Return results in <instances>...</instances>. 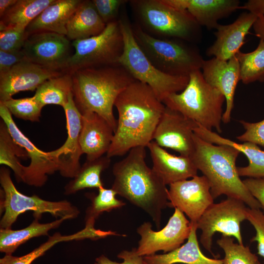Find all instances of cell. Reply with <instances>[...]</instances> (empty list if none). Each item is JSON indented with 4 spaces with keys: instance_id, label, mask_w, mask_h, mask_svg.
I'll list each match as a JSON object with an SVG mask.
<instances>
[{
    "instance_id": "obj_1",
    "label": "cell",
    "mask_w": 264,
    "mask_h": 264,
    "mask_svg": "<svg viewBox=\"0 0 264 264\" xmlns=\"http://www.w3.org/2000/svg\"><path fill=\"white\" fill-rule=\"evenodd\" d=\"M114 106L117 126L106 155L122 156L133 148L147 147L165 108L152 88L135 80L118 95Z\"/></svg>"
},
{
    "instance_id": "obj_2",
    "label": "cell",
    "mask_w": 264,
    "mask_h": 264,
    "mask_svg": "<svg viewBox=\"0 0 264 264\" xmlns=\"http://www.w3.org/2000/svg\"><path fill=\"white\" fill-rule=\"evenodd\" d=\"M146 147L132 149L112 167L114 177L111 188L146 212L159 228L161 212L168 207L166 185L146 163Z\"/></svg>"
},
{
    "instance_id": "obj_3",
    "label": "cell",
    "mask_w": 264,
    "mask_h": 264,
    "mask_svg": "<svg viewBox=\"0 0 264 264\" xmlns=\"http://www.w3.org/2000/svg\"><path fill=\"white\" fill-rule=\"evenodd\" d=\"M72 93L81 114L94 112L103 117L114 132L117 120L113 107L118 95L135 79L118 64L87 67L70 73Z\"/></svg>"
},
{
    "instance_id": "obj_4",
    "label": "cell",
    "mask_w": 264,
    "mask_h": 264,
    "mask_svg": "<svg viewBox=\"0 0 264 264\" xmlns=\"http://www.w3.org/2000/svg\"><path fill=\"white\" fill-rule=\"evenodd\" d=\"M194 139L195 150L191 157L207 178L213 198L224 195L242 200L250 208H262L240 177L236 162L241 152L231 146L214 145L195 133Z\"/></svg>"
},
{
    "instance_id": "obj_5",
    "label": "cell",
    "mask_w": 264,
    "mask_h": 264,
    "mask_svg": "<svg viewBox=\"0 0 264 264\" xmlns=\"http://www.w3.org/2000/svg\"><path fill=\"white\" fill-rule=\"evenodd\" d=\"M188 83L181 92L167 96L164 105L195 121L199 126L220 133L225 97L205 80L201 70L191 73Z\"/></svg>"
},
{
    "instance_id": "obj_6",
    "label": "cell",
    "mask_w": 264,
    "mask_h": 264,
    "mask_svg": "<svg viewBox=\"0 0 264 264\" xmlns=\"http://www.w3.org/2000/svg\"><path fill=\"white\" fill-rule=\"evenodd\" d=\"M134 39L152 64L170 75L188 77L200 70L204 61L198 49L187 42L161 39L145 32L139 25L132 26Z\"/></svg>"
},
{
    "instance_id": "obj_7",
    "label": "cell",
    "mask_w": 264,
    "mask_h": 264,
    "mask_svg": "<svg viewBox=\"0 0 264 264\" xmlns=\"http://www.w3.org/2000/svg\"><path fill=\"white\" fill-rule=\"evenodd\" d=\"M145 31L161 39H176L189 43L201 37V26L187 11L176 8L163 0L130 1Z\"/></svg>"
},
{
    "instance_id": "obj_8",
    "label": "cell",
    "mask_w": 264,
    "mask_h": 264,
    "mask_svg": "<svg viewBox=\"0 0 264 264\" xmlns=\"http://www.w3.org/2000/svg\"><path fill=\"white\" fill-rule=\"evenodd\" d=\"M123 37L124 49L118 64L135 79L149 86L162 102L168 95L182 91L189 77L166 74L157 69L137 44L132 26L124 19L119 20Z\"/></svg>"
},
{
    "instance_id": "obj_9",
    "label": "cell",
    "mask_w": 264,
    "mask_h": 264,
    "mask_svg": "<svg viewBox=\"0 0 264 264\" xmlns=\"http://www.w3.org/2000/svg\"><path fill=\"white\" fill-rule=\"evenodd\" d=\"M0 213L4 212L0 221V228H11L18 217L27 211L33 212L34 219L38 220L44 213L66 220L75 219L80 214L77 207L67 200L51 201L36 195L28 196L21 193L13 183L10 171L5 167L0 169Z\"/></svg>"
},
{
    "instance_id": "obj_10",
    "label": "cell",
    "mask_w": 264,
    "mask_h": 264,
    "mask_svg": "<svg viewBox=\"0 0 264 264\" xmlns=\"http://www.w3.org/2000/svg\"><path fill=\"white\" fill-rule=\"evenodd\" d=\"M72 55L63 72L71 73L79 69L118 64L124 49L119 20L108 23L99 34L72 42Z\"/></svg>"
},
{
    "instance_id": "obj_11",
    "label": "cell",
    "mask_w": 264,
    "mask_h": 264,
    "mask_svg": "<svg viewBox=\"0 0 264 264\" xmlns=\"http://www.w3.org/2000/svg\"><path fill=\"white\" fill-rule=\"evenodd\" d=\"M247 208L242 200L227 198L213 203L203 213L197 223V228L201 231L200 242L213 256L212 239L216 232L233 237L239 244H243L240 224L246 220Z\"/></svg>"
},
{
    "instance_id": "obj_12",
    "label": "cell",
    "mask_w": 264,
    "mask_h": 264,
    "mask_svg": "<svg viewBox=\"0 0 264 264\" xmlns=\"http://www.w3.org/2000/svg\"><path fill=\"white\" fill-rule=\"evenodd\" d=\"M0 116L14 140L27 153L30 162L24 166L22 182L32 186L41 187L45 184L48 176L59 171L55 150L44 152L37 148L20 130L7 108L0 103Z\"/></svg>"
},
{
    "instance_id": "obj_13",
    "label": "cell",
    "mask_w": 264,
    "mask_h": 264,
    "mask_svg": "<svg viewBox=\"0 0 264 264\" xmlns=\"http://www.w3.org/2000/svg\"><path fill=\"white\" fill-rule=\"evenodd\" d=\"M152 226L150 222H145L137 229L141 239L136 251L140 256L154 255L160 250L165 253L176 249L188 239L191 229V222L176 208L163 229L154 231Z\"/></svg>"
},
{
    "instance_id": "obj_14",
    "label": "cell",
    "mask_w": 264,
    "mask_h": 264,
    "mask_svg": "<svg viewBox=\"0 0 264 264\" xmlns=\"http://www.w3.org/2000/svg\"><path fill=\"white\" fill-rule=\"evenodd\" d=\"M72 42L65 35L50 32L29 34L22 48L26 60L63 71L72 55Z\"/></svg>"
},
{
    "instance_id": "obj_15",
    "label": "cell",
    "mask_w": 264,
    "mask_h": 264,
    "mask_svg": "<svg viewBox=\"0 0 264 264\" xmlns=\"http://www.w3.org/2000/svg\"><path fill=\"white\" fill-rule=\"evenodd\" d=\"M168 199V207L178 209L194 223H197L214 200L207 178L204 176L198 175L190 180L169 185Z\"/></svg>"
},
{
    "instance_id": "obj_16",
    "label": "cell",
    "mask_w": 264,
    "mask_h": 264,
    "mask_svg": "<svg viewBox=\"0 0 264 264\" xmlns=\"http://www.w3.org/2000/svg\"><path fill=\"white\" fill-rule=\"evenodd\" d=\"M198 125L180 112L165 106L155 129L153 140L162 148L190 156L195 150L194 129Z\"/></svg>"
},
{
    "instance_id": "obj_17",
    "label": "cell",
    "mask_w": 264,
    "mask_h": 264,
    "mask_svg": "<svg viewBox=\"0 0 264 264\" xmlns=\"http://www.w3.org/2000/svg\"><path fill=\"white\" fill-rule=\"evenodd\" d=\"M201 69L206 82L220 91L225 97L226 106L222 121L227 124L231 120L235 90L240 80L239 61L236 55L228 61L213 57L204 60Z\"/></svg>"
},
{
    "instance_id": "obj_18",
    "label": "cell",
    "mask_w": 264,
    "mask_h": 264,
    "mask_svg": "<svg viewBox=\"0 0 264 264\" xmlns=\"http://www.w3.org/2000/svg\"><path fill=\"white\" fill-rule=\"evenodd\" d=\"M66 118L67 137L64 144L55 150L61 175L73 178L81 168L80 159L83 154L79 137L82 125V114L76 107L72 93L63 108Z\"/></svg>"
},
{
    "instance_id": "obj_19",
    "label": "cell",
    "mask_w": 264,
    "mask_h": 264,
    "mask_svg": "<svg viewBox=\"0 0 264 264\" xmlns=\"http://www.w3.org/2000/svg\"><path fill=\"white\" fill-rule=\"evenodd\" d=\"M64 72L27 60L21 62L0 77V102L12 98L20 91L36 90L45 81Z\"/></svg>"
},
{
    "instance_id": "obj_20",
    "label": "cell",
    "mask_w": 264,
    "mask_h": 264,
    "mask_svg": "<svg viewBox=\"0 0 264 264\" xmlns=\"http://www.w3.org/2000/svg\"><path fill=\"white\" fill-rule=\"evenodd\" d=\"M257 19L250 12H243L230 24H219L214 33L216 40L207 48L206 54L224 61L235 56L240 51L245 37Z\"/></svg>"
},
{
    "instance_id": "obj_21",
    "label": "cell",
    "mask_w": 264,
    "mask_h": 264,
    "mask_svg": "<svg viewBox=\"0 0 264 264\" xmlns=\"http://www.w3.org/2000/svg\"><path fill=\"white\" fill-rule=\"evenodd\" d=\"M114 131L101 116L94 112L82 114V125L79 143L87 160L100 158L108 152L113 139Z\"/></svg>"
},
{
    "instance_id": "obj_22",
    "label": "cell",
    "mask_w": 264,
    "mask_h": 264,
    "mask_svg": "<svg viewBox=\"0 0 264 264\" xmlns=\"http://www.w3.org/2000/svg\"><path fill=\"white\" fill-rule=\"evenodd\" d=\"M147 147L153 170L166 185L197 176L198 170L191 157L170 154L154 140Z\"/></svg>"
},
{
    "instance_id": "obj_23",
    "label": "cell",
    "mask_w": 264,
    "mask_h": 264,
    "mask_svg": "<svg viewBox=\"0 0 264 264\" xmlns=\"http://www.w3.org/2000/svg\"><path fill=\"white\" fill-rule=\"evenodd\" d=\"M167 4L189 12L200 26L216 29L218 21L240 9L238 0H163Z\"/></svg>"
},
{
    "instance_id": "obj_24",
    "label": "cell",
    "mask_w": 264,
    "mask_h": 264,
    "mask_svg": "<svg viewBox=\"0 0 264 264\" xmlns=\"http://www.w3.org/2000/svg\"><path fill=\"white\" fill-rule=\"evenodd\" d=\"M82 0H56L44 9L27 26L29 35L50 32L66 36V25Z\"/></svg>"
},
{
    "instance_id": "obj_25",
    "label": "cell",
    "mask_w": 264,
    "mask_h": 264,
    "mask_svg": "<svg viewBox=\"0 0 264 264\" xmlns=\"http://www.w3.org/2000/svg\"><path fill=\"white\" fill-rule=\"evenodd\" d=\"M194 131L195 134L210 143L231 146L243 153L247 157L249 164L245 167H238L240 176L264 177V151L261 150L257 145L249 142L238 143L199 125Z\"/></svg>"
},
{
    "instance_id": "obj_26",
    "label": "cell",
    "mask_w": 264,
    "mask_h": 264,
    "mask_svg": "<svg viewBox=\"0 0 264 264\" xmlns=\"http://www.w3.org/2000/svg\"><path fill=\"white\" fill-rule=\"evenodd\" d=\"M191 224L190 233L184 244L167 253L144 256V262L147 264H223V259H211L201 252L197 236V223Z\"/></svg>"
},
{
    "instance_id": "obj_27",
    "label": "cell",
    "mask_w": 264,
    "mask_h": 264,
    "mask_svg": "<svg viewBox=\"0 0 264 264\" xmlns=\"http://www.w3.org/2000/svg\"><path fill=\"white\" fill-rule=\"evenodd\" d=\"M92 0H81L66 25V37L71 42L101 33L106 26Z\"/></svg>"
},
{
    "instance_id": "obj_28",
    "label": "cell",
    "mask_w": 264,
    "mask_h": 264,
    "mask_svg": "<svg viewBox=\"0 0 264 264\" xmlns=\"http://www.w3.org/2000/svg\"><path fill=\"white\" fill-rule=\"evenodd\" d=\"M66 220L61 218L50 222L41 223L38 219H34L30 224L23 229L0 228V251L5 255H12L21 244L34 237L48 235L50 230L58 227Z\"/></svg>"
},
{
    "instance_id": "obj_29",
    "label": "cell",
    "mask_w": 264,
    "mask_h": 264,
    "mask_svg": "<svg viewBox=\"0 0 264 264\" xmlns=\"http://www.w3.org/2000/svg\"><path fill=\"white\" fill-rule=\"evenodd\" d=\"M56 0H17L0 17V31L8 28L25 30L29 24Z\"/></svg>"
},
{
    "instance_id": "obj_30",
    "label": "cell",
    "mask_w": 264,
    "mask_h": 264,
    "mask_svg": "<svg viewBox=\"0 0 264 264\" xmlns=\"http://www.w3.org/2000/svg\"><path fill=\"white\" fill-rule=\"evenodd\" d=\"M110 162V158L107 155L94 160H86L76 176L65 186L64 194L70 195L86 188L98 189L104 187L101 174L109 167Z\"/></svg>"
},
{
    "instance_id": "obj_31",
    "label": "cell",
    "mask_w": 264,
    "mask_h": 264,
    "mask_svg": "<svg viewBox=\"0 0 264 264\" xmlns=\"http://www.w3.org/2000/svg\"><path fill=\"white\" fill-rule=\"evenodd\" d=\"M72 89L71 74L64 72L44 82L36 90L34 96L43 107L47 105H56L64 108Z\"/></svg>"
},
{
    "instance_id": "obj_32",
    "label": "cell",
    "mask_w": 264,
    "mask_h": 264,
    "mask_svg": "<svg viewBox=\"0 0 264 264\" xmlns=\"http://www.w3.org/2000/svg\"><path fill=\"white\" fill-rule=\"evenodd\" d=\"M29 158L26 150L18 144L10 134L5 123L0 122V164L10 168L18 182L22 181L24 165L20 160Z\"/></svg>"
},
{
    "instance_id": "obj_33",
    "label": "cell",
    "mask_w": 264,
    "mask_h": 264,
    "mask_svg": "<svg viewBox=\"0 0 264 264\" xmlns=\"http://www.w3.org/2000/svg\"><path fill=\"white\" fill-rule=\"evenodd\" d=\"M240 65V80L245 85L264 82V41L260 40L253 51L236 55Z\"/></svg>"
},
{
    "instance_id": "obj_34",
    "label": "cell",
    "mask_w": 264,
    "mask_h": 264,
    "mask_svg": "<svg viewBox=\"0 0 264 264\" xmlns=\"http://www.w3.org/2000/svg\"><path fill=\"white\" fill-rule=\"evenodd\" d=\"M96 196H91V204L88 207L85 217V226L94 227L95 220L103 213L110 212L125 205L116 198L117 193L112 188H99Z\"/></svg>"
},
{
    "instance_id": "obj_35",
    "label": "cell",
    "mask_w": 264,
    "mask_h": 264,
    "mask_svg": "<svg viewBox=\"0 0 264 264\" xmlns=\"http://www.w3.org/2000/svg\"><path fill=\"white\" fill-rule=\"evenodd\" d=\"M217 243L225 253L223 264H258V257L249 247L235 243L232 237L222 235Z\"/></svg>"
},
{
    "instance_id": "obj_36",
    "label": "cell",
    "mask_w": 264,
    "mask_h": 264,
    "mask_svg": "<svg viewBox=\"0 0 264 264\" xmlns=\"http://www.w3.org/2000/svg\"><path fill=\"white\" fill-rule=\"evenodd\" d=\"M81 236L79 232L65 236L57 232L50 236L46 242L28 254L21 257L5 255L0 259V264H31L36 259L44 255L56 244L63 242L79 240Z\"/></svg>"
},
{
    "instance_id": "obj_37",
    "label": "cell",
    "mask_w": 264,
    "mask_h": 264,
    "mask_svg": "<svg viewBox=\"0 0 264 264\" xmlns=\"http://www.w3.org/2000/svg\"><path fill=\"white\" fill-rule=\"evenodd\" d=\"M15 117L31 122H38L41 116L43 107L37 101L34 96L20 99L10 98L0 102Z\"/></svg>"
},
{
    "instance_id": "obj_38",
    "label": "cell",
    "mask_w": 264,
    "mask_h": 264,
    "mask_svg": "<svg viewBox=\"0 0 264 264\" xmlns=\"http://www.w3.org/2000/svg\"><path fill=\"white\" fill-rule=\"evenodd\" d=\"M29 34L25 30L8 28L0 31V50L21 51Z\"/></svg>"
},
{
    "instance_id": "obj_39",
    "label": "cell",
    "mask_w": 264,
    "mask_h": 264,
    "mask_svg": "<svg viewBox=\"0 0 264 264\" xmlns=\"http://www.w3.org/2000/svg\"><path fill=\"white\" fill-rule=\"evenodd\" d=\"M246 220L254 227L256 233L251 242H257L258 254L264 259V214L260 209L247 208Z\"/></svg>"
},
{
    "instance_id": "obj_40",
    "label": "cell",
    "mask_w": 264,
    "mask_h": 264,
    "mask_svg": "<svg viewBox=\"0 0 264 264\" xmlns=\"http://www.w3.org/2000/svg\"><path fill=\"white\" fill-rule=\"evenodd\" d=\"M94 6L104 22L108 23L117 20V16L120 7L127 0H92Z\"/></svg>"
},
{
    "instance_id": "obj_41",
    "label": "cell",
    "mask_w": 264,
    "mask_h": 264,
    "mask_svg": "<svg viewBox=\"0 0 264 264\" xmlns=\"http://www.w3.org/2000/svg\"><path fill=\"white\" fill-rule=\"evenodd\" d=\"M245 132L237 137L242 142H249L259 145L264 147V119L256 122L250 123L244 120H240Z\"/></svg>"
},
{
    "instance_id": "obj_42",
    "label": "cell",
    "mask_w": 264,
    "mask_h": 264,
    "mask_svg": "<svg viewBox=\"0 0 264 264\" xmlns=\"http://www.w3.org/2000/svg\"><path fill=\"white\" fill-rule=\"evenodd\" d=\"M123 260L122 263H117L110 260L104 255L95 259V264H143V257L138 255L136 248L131 251L123 250L117 256Z\"/></svg>"
},
{
    "instance_id": "obj_43",
    "label": "cell",
    "mask_w": 264,
    "mask_h": 264,
    "mask_svg": "<svg viewBox=\"0 0 264 264\" xmlns=\"http://www.w3.org/2000/svg\"><path fill=\"white\" fill-rule=\"evenodd\" d=\"M26 60L22 50L7 52L0 50V77L8 72L15 65Z\"/></svg>"
},
{
    "instance_id": "obj_44",
    "label": "cell",
    "mask_w": 264,
    "mask_h": 264,
    "mask_svg": "<svg viewBox=\"0 0 264 264\" xmlns=\"http://www.w3.org/2000/svg\"><path fill=\"white\" fill-rule=\"evenodd\" d=\"M242 181L252 196L261 204L264 214V178L249 177Z\"/></svg>"
},
{
    "instance_id": "obj_45",
    "label": "cell",
    "mask_w": 264,
    "mask_h": 264,
    "mask_svg": "<svg viewBox=\"0 0 264 264\" xmlns=\"http://www.w3.org/2000/svg\"><path fill=\"white\" fill-rule=\"evenodd\" d=\"M240 9L247 10L258 18L264 17V0H250L245 2Z\"/></svg>"
},
{
    "instance_id": "obj_46",
    "label": "cell",
    "mask_w": 264,
    "mask_h": 264,
    "mask_svg": "<svg viewBox=\"0 0 264 264\" xmlns=\"http://www.w3.org/2000/svg\"><path fill=\"white\" fill-rule=\"evenodd\" d=\"M256 35L264 41V17L258 18L253 25Z\"/></svg>"
},
{
    "instance_id": "obj_47",
    "label": "cell",
    "mask_w": 264,
    "mask_h": 264,
    "mask_svg": "<svg viewBox=\"0 0 264 264\" xmlns=\"http://www.w3.org/2000/svg\"><path fill=\"white\" fill-rule=\"evenodd\" d=\"M17 1V0H0V17Z\"/></svg>"
},
{
    "instance_id": "obj_48",
    "label": "cell",
    "mask_w": 264,
    "mask_h": 264,
    "mask_svg": "<svg viewBox=\"0 0 264 264\" xmlns=\"http://www.w3.org/2000/svg\"><path fill=\"white\" fill-rule=\"evenodd\" d=\"M143 264H147L146 263H145V262H144L143 261Z\"/></svg>"
},
{
    "instance_id": "obj_49",
    "label": "cell",
    "mask_w": 264,
    "mask_h": 264,
    "mask_svg": "<svg viewBox=\"0 0 264 264\" xmlns=\"http://www.w3.org/2000/svg\"><path fill=\"white\" fill-rule=\"evenodd\" d=\"M258 264H261V263H260L259 261H258Z\"/></svg>"
}]
</instances>
